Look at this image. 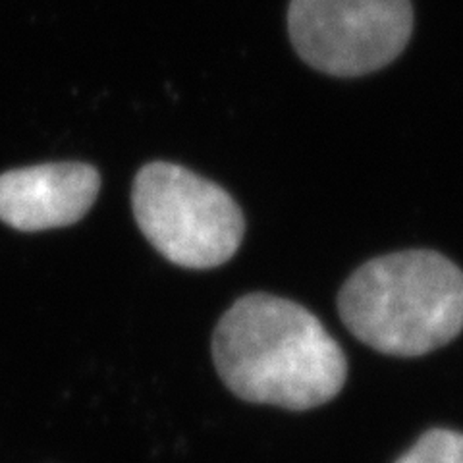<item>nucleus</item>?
<instances>
[{
    "label": "nucleus",
    "mask_w": 463,
    "mask_h": 463,
    "mask_svg": "<svg viewBox=\"0 0 463 463\" xmlns=\"http://www.w3.org/2000/svg\"><path fill=\"white\" fill-rule=\"evenodd\" d=\"M213 359L224 384L251 403L306 411L340 394L342 347L318 318L270 294L240 298L216 325Z\"/></svg>",
    "instance_id": "nucleus-1"
},
{
    "label": "nucleus",
    "mask_w": 463,
    "mask_h": 463,
    "mask_svg": "<svg viewBox=\"0 0 463 463\" xmlns=\"http://www.w3.org/2000/svg\"><path fill=\"white\" fill-rule=\"evenodd\" d=\"M338 313L347 330L376 352L425 355L463 330V272L425 250L376 257L347 279Z\"/></svg>",
    "instance_id": "nucleus-2"
},
{
    "label": "nucleus",
    "mask_w": 463,
    "mask_h": 463,
    "mask_svg": "<svg viewBox=\"0 0 463 463\" xmlns=\"http://www.w3.org/2000/svg\"><path fill=\"white\" fill-rule=\"evenodd\" d=\"M132 205L143 236L178 267H221L241 245L245 221L238 203L184 166L145 165L134 180Z\"/></svg>",
    "instance_id": "nucleus-3"
},
{
    "label": "nucleus",
    "mask_w": 463,
    "mask_h": 463,
    "mask_svg": "<svg viewBox=\"0 0 463 463\" xmlns=\"http://www.w3.org/2000/svg\"><path fill=\"white\" fill-rule=\"evenodd\" d=\"M288 29L311 68L354 78L388 66L413 29L410 0H292Z\"/></svg>",
    "instance_id": "nucleus-4"
},
{
    "label": "nucleus",
    "mask_w": 463,
    "mask_h": 463,
    "mask_svg": "<svg viewBox=\"0 0 463 463\" xmlns=\"http://www.w3.org/2000/svg\"><path fill=\"white\" fill-rule=\"evenodd\" d=\"M100 190V174L85 163H49L0 174V221L20 232L81 221Z\"/></svg>",
    "instance_id": "nucleus-5"
},
{
    "label": "nucleus",
    "mask_w": 463,
    "mask_h": 463,
    "mask_svg": "<svg viewBox=\"0 0 463 463\" xmlns=\"http://www.w3.org/2000/svg\"><path fill=\"white\" fill-rule=\"evenodd\" d=\"M396 463H463V434L448 429H432Z\"/></svg>",
    "instance_id": "nucleus-6"
}]
</instances>
